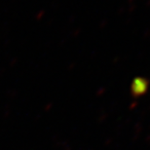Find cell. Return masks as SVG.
I'll return each instance as SVG.
<instances>
[{
  "label": "cell",
  "instance_id": "cell-1",
  "mask_svg": "<svg viewBox=\"0 0 150 150\" xmlns=\"http://www.w3.org/2000/svg\"><path fill=\"white\" fill-rule=\"evenodd\" d=\"M148 88L147 81L142 79V78H137L134 80L133 85H132V93L134 96H140L144 94Z\"/></svg>",
  "mask_w": 150,
  "mask_h": 150
}]
</instances>
